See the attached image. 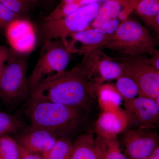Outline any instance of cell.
<instances>
[{"instance_id":"cell-1","label":"cell","mask_w":159,"mask_h":159,"mask_svg":"<svg viewBox=\"0 0 159 159\" xmlns=\"http://www.w3.org/2000/svg\"><path fill=\"white\" fill-rule=\"evenodd\" d=\"M101 85L81 63L43 80L30 92L31 100L86 108Z\"/></svg>"},{"instance_id":"cell-2","label":"cell","mask_w":159,"mask_h":159,"mask_svg":"<svg viewBox=\"0 0 159 159\" xmlns=\"http://www.w3.org/2000/svg\"><path fill=\"white\" fill-rule=\"evenodd\" d=\"M79 107L44 101L31 100L28 114L32 127L62 137L75 129L81 119Z\"/></svg>"},{"instance_id":"cell-3","label":"cell","mask_w":159,"mask_h":159,"mask_svg":"<svg viewBox=\"0 0 159 159\" xmlns=\"http://www.w3.org/2000/svg\"><path fill=\"white\" fill-rule=\"evenodd\" d=\"M100 49L116 50L130 56L144 53L152 55L156 51L154 41L148 29L129 17L121 21L114 33L107 34Z\"/></svg>"},{"instance_id":"cell-4","label":"cell","mask_w":159,"mask_h":159,"mask_svg":"<svg viewBox=\"0 0 159 159\" xmlns=\"http://www.w3.org/2000/svg\"><path fill=\"white\" fill-rule=\"evenodd\" d=\"M26 54L16 53L5 65L0 77V98L8 105L18 104L30 93Z\"/></svg>"},{"instance_id":"cell-5","label":"cell","mask_w":159,"mask_h":159,"mask_svg":"<svg viewBox=\"0 0 159 159\" xmlns=\"http://www.w3.org/2000/svg\"><path fill=\"white\" fill-rule=\"evenodd\" d=\"M72 54L61 39L44 42L39 57L28 78L30 92L46 78L66 70Z\"/></svg>"},{"instance_id":"cell-6","label":"cell","mask_w":159,"mask_h":159,"mask_svg":"<svg viewBox=\"0 0 159 159\" xmlns=\"http://www.w3.org/2000/svg\"><path fill=\"white\" fill-rule=\"evenodd\" d=\"M100 6L98 2L92 3L81 6L75 12L64 17L56 19L43 18L41 31L44 40L63 38L89 29Z\"/></svg>"},{"instance_id":"cell-7","label":"cell","mask_w":159,"mask_h":159,"mask_svg":"<svg viewBox=\"0 0 159 159\" xmlns=\"http://www.w3.org/2000/svg\"><path fill=\"white\" fill-rule=\"evenodd\" d=\"M119 61L123 75L130 77L139 87V97L154 100L159 98V71L147 63L145 58L128 57Z\"/></svg>"},{"instance_id":"cell-8","label":"cell","mask_w":159,"mask_h":159,"mask_svg":"<svg viewBox=\"0 0 159 159\" xmlns=\"http://www.w3.org/2000/svg\"><path fill=\"white\" fill-rule=\"evenodd\" d=\"M159 135L150 128L125 130L122 145L128 159H147L159 146Z\"/></svg>"},{"instance_id":"cell-9","label":"cell","mask_w":159,"mask_h":159,"mask_svg":"<svg viewBox=\"0 0 159 159\" xmlns=\"http://www.w3.org/2000/svg\"><path fill=\"white\" fill-rule=\"evenodd\" d=\"M123 100L128 127L150 128L158 121L159 105L154 99L139 96Z\"/></svg>"},{"instance_id":"cell-10","label":"cell","mask_w":159,"mask_h":159,"mask_svg":"<svg viewBox=\"0 0 159 159\" xmlns=\"http://www.w3.org/2000/svg\"><path fill=\"white\" fill-rule=\"evenodd\" d=\"M82 61L101 84L105 80L117 79L123 75L121 63L115 61L100 48L84 56Z\"/></svg>"},{"instance_id":"cell-11","label":"cell","mask_w":159,"mask_h":159,"mask_svg":"<svg viewBox=\"0 0 159 159\" xmlns=\"http://www.w3.org/2000/svg\"><path fill=\"white\" fill-rule=\"evenodd\" d=\"M6 39L12 50L21 54H27L33 50L36 38L33 25L26 19L13 21L5 30Z\"/></svg>"},{"instance_id":"cell-12","label":"cell","mask_w":159,"mask_h":159,"mask_svg":"<svg viewBox=\"0 0 159 159\" xmlns=\"http://www.w3.org/2000/svg\"><path fill=\"white\" fill-rule=\"evenodd\" d=\"M107 36V34L99 29L90 27L61 39L72 54L84 56L96 49L100 48Z\"/></svg>"},{"instance_id":"cell-13","label":"cell","mask_w":159,"mask_h":159,"mask_svg":"<svg viewBox=\"0 0 159 159\" xmlns=\"http://www.w3.org/2000/svg\"><path fill=\"white\" fill-rule=\"evenodd\" d=\"M128 127V121L125 111L120 107L104 111L96 123L97 136L106 139H116L118 135Z\"/></svg>"},{"instance_id":"cell-14","label":"cell","mask_w":159,"mask_h":159,"mask_svg":"<svg viewBox=\"0 0 159 159\" xmlns=\"http://www.w3.org/2000/svg\"><path fill=\"white\" fill-rule=\"evenodd\" d=\"M124 6V0H107L100 6L91 28L98 29L107 34L114 33L119 27V15Z\"/></svg>"},{"instance_id":"cell-15","label":"cell","mask_w":159,"mask_h":159,"mask_svg":"<svg viewBox=\"0 0 159 159\" xmlns=\"http://www.w3.org/2000/svg\"><path fill=\"white\" fill-rule=\"evenodd\" d=\"M57 139L48 131L32 126L20 135L19 145L31 152L42 155L53 147Z\"/></svg>"},{"instance_id":"cell-16","label":"cell","mask_w":159,"mask_h":159,"mask_svg":"<svg viewBox=\"0 0 159 159\" xmlns=\"http://www.w3.org/2000/svg\"><path fill=\"white\" fill-rule=\"evenodd\" d=\"M71 159H103L93 134H84L77 138L73 144Z\"/></svg>"},{"instance_id":"cell-17","label":"cell","mask_w":159,"mask_h":159,"mask_svg":"<svg viewBox=\"0 0 159 159\" xmlns=\"http://www.w3.org/2000/svg\"><path fill=\"white\" fill-rule=\"evenodd\" d=\"M134 10L144 22L159 34V0H139Z\"/></svg>"},{"instance_id":"cell-18","label":"cell","mask_w":159,"mask_h":159,"mask_svg":"<svg viewBox=\"0 0 159 159\" xmlns=\"http://www.w3.org/2000/svg\"><path fill=\"white\" fill-rule=\"evenodd\" d=\"M100 107L104 110L111 111L118 108L123 100L116 86L111 84H102L97 91Z\"/></svg>"},{"instance_id":"cell-19","label":"cell","mask_w":159,"mask_h":159,"mask_svg":"<svg viewBox=\"0 0 159 159\" xmlns=\"http://www.w3.org/2000/svg\"><path fill=\"white\" fill-rule=\"evenodd\" d=\"M95 142L103 159H128L117 138L106 139L97 136Z\"/></svg>"},{"instance_id":"cell-20","label":"cell","mask_w":159,"mask_h":159,"mask_svg":"<svg viewBox=\"0 0 159 159\" xmlns=\"http://www.w3.org/2000/svg\"><path fill=\"white\" fill-rule=\"evenodd\" d=\"M73 144L65 137L57 139L55 144L47 152L42 155L44 159H71Z\"/></svg>"},{"instance_id":"cell-21","label":"cell","mask_w":159,"mask_h":159,"mask_svg":"<svg viewBox=\"0 0 159 159\" xmlns=\"http://www.w3.org/2000/svg\"><path fill=\"white\" fill-rule=\"evenodd\" d=\"M19 144L7 135L0 136V159H20Z\"/></svg>"},{"instance_id":"cell-22","label":"cell","mask_w":159,"mask_h":159,"mask_svg":"<svg viewBox=\"0 0 159 159\" xmlns=\"http://www.w3.org/2000/svg\"><path fill=\"white\" fill-rule=\"evenodd\" d=\"M117 80L116 87L123 100L133 99L139 96V87L130 77L122 75Z\"/></svg>"},{"instance_id":"cell-23","label":"cell","mask_w":159,"mask_h":159,"mask_svg":"<svg viewBox=\"0 0 159 159\" xmlns=\"http://www.w3.org/2000/svg\"><path fill=\"white\" fill-rule=\"evenodd\" d=\"M3 5L22 18L26 19V16L33 8L36 0H0Z\"/></svg>"},{"instance_id":"cell-24","label":"cell","mask_w":159,"mask_h":159,"mask_svg":"<svg viewBox=\"0 0 159 159\" xmlns=\"http://www.w3.org/2000/svg\"><path fill=\"white\" fill-rule=\"evenodd\" d=\"M25 123L15 117L0 112V136L20 130Z\"/></svg>"},{"instance_id":"cell-25","label":"cell","mask_w":159,"mask_h":159,"mask_svg":"<svg viewBox=\"0 0 159 159\" xmlns=\"http://www.w3.org/2000/svg\"><path fill=\"white\" fill-rule=\"evenodd\" d=\"M19 19L22 18L8 9L0 2V30H5L10 23Z\"/></svg>"},{"instance_id":"cell-26","label":"cell","mask_w":159,"mask_h":159,"mask_svg":"<svg viewBox=\"0 0 159 159\" xmlns=\"http://www.w3.org/2000/svg\"><path fill=\"white\" fill-rule=\"evenodd\" d=\"M15 51L10 50L4 46H0V63L8 61L16 54Z\"/></svg>"},{"instance_id":"cell-27","label":"cell","mask_w":159,"mask_h":159,"mask_svg":"<svg viewBox=\"0 0 159 159\" xmlns=\"http://www.w3.org/2000/svg\"><path fill=\"white\" fill-rule=\"evenodd\" d=\"M19 147L20 159H44L42 156H40L38 154L34 153L29 152L20 145Z\"/></svg>"},{"instance_id":"cell-28","label":"cell","mask_w":159,"mask_h":159,"mask_svg":"<svg viewBox=\"0 0 159 159\" xmlns=\"http://www.w3.org/2000/svg\"><path fill=\"white\" fill-rule=\"evenodd\" d=\"M150 58H145V61L150 65L154 68L159 71V52L158 50H156L153 55Z\"/></svg>"},{"instance_id":"cell-29","label":"cell","mask_w":159,"mask_h":159,"mask_svg":"<svg viewBox=\"0 0 159 159\" xmlns=\"http://www.w3.org/2000/svg\"><path fill=\"white\" fill-rule=\"evenodd\" d=\"M147 159H159V147L154 151Z\"/></svg>"},{"instance_id":"cell-30","label":"cell","mask_w":159,"mask_h":159,"mask_svg":"<svg viewBox=\"0 0 159 159\" xmlns=\"http://www.w3.org/2000/svg\"><path fill=\"white\" fill-rule=\"evenodd\" d=\"M77 1L81 6H84L91 4L92 0H77Z\"/></svg>"},{"instance_id":"cell-31","label":"cell","mask_w":159,"mask_h":159,"mask_svg":"<svg viewBox=\"0 0 159 159\" xmlns=\"http://www.w3.org/2000/svg\"><path fill=\"white\" fill-rule=\"evenodd\" d=\"M5 63H0V77L2 75V73L4 67H5Z\"/></svg>"},{"instance_id":"cell-32","label":"cell","mask_w":159,"mask_h":159,"mask_svg":"<svg viewBox=\"0 0 159 159\" xmlns=\"http://www.w3.org/2000/svg\"><path fill=\"white\" fill-rule=\"evenodd\" d=\"M46 1H51V0H45Z\"/></svg>"}]
</instances>
